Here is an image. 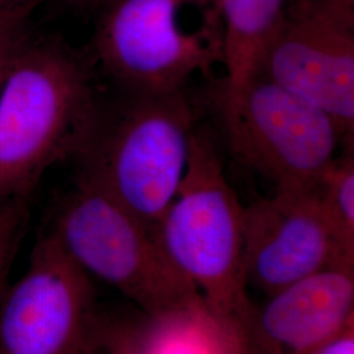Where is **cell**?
I'll list each match as a JSON object with an SVG mask.
<instances>
[{"instance_id": "obj_1", "label": "cell", "mask_w": 354, "mask_h": 354, "mask_svg": "<svg viewBox=\"0 0 354 354\" xmlns=\"http://www.w3.org/2000/svg\"><path fill=\"white\" fill-rule=\"evenodd\" d=\"M99 117L88 67L75 53L23 39L0 84V206L20 201L59 160L82 155Z\"/></svg>"}, {"instance_id": "obj_2", "label": "cell", "mask_w": 354, "mask_h": 354, "mask_svg": "<svg viewBox=\"0 0 354 354\" xmlns=\"http://www.w3.org/2000/svg\"><path fill=\"white\" fill-rule=\"evenodd\" d=\"M243 213L214 142L194 130L184 180L152 232L215 317L241 330L252 310L243 270Z\"/></svg>"}, {"instance_id": "obj_3", "label": "cell", "mask_w": 354, "mask_h": 354, "mask_svg": "<svg viewBox=\"0 0 354 354\" xmlns=\"http://www.w3.org/2000/svg\"><path fill=\"white\" fill-rule=\"evenodd\" d=\"M102 68L130 95L185 89L223 61L215 0H108L93 36Z\"/></svg>"}, {"instance_id": "obj_4", "label": "cell", "mask_w": 354, "mask_h": 354, "mask_svg": "<svg viewBox=\"0 0 354 354\" xmlns=\"http://www.w3.org/2000/svg\"><path fill=\"white\" fill-rule=\"evenodd\" d=\"M127 95L115 113L99 117L83 171L153 231L187 172L194 108L184 89Z\"/></svg>"}, {"instance_id": "obj_5", "label": "cell", "mask_w": 354, "mask_h": 354, "mask_svg": "<svg viewBox=\"0 0 354 354\" xmlns=\"http://www.w3.org/2000/svg\"><path fill=\"white\" fill-rule=\"evenodd\" d=\"M50 232L89 279L122 292L150 317L203 299L168 263L151 228L84 171L61 203Z\"/></svg>"}, {"instance_id": "obj_6", "label": "cell", "mask_w": 354, "mask_h": 354, "mask_svg": "<svg viewBox=\"0 0 354 354\" xmlns=\"http://www.w3.org/2000/svg\"><path fill=\"white\" fill-rule=\"evenodd\" d=\"M218 102L231 151L276 189H315L345 142L328 113L263 76Z\"/></svg>"}, {"instance_id": "obj_7", "label": "cell", "mask_w": 354, "mask_h": 354, "mask_svg": "<svg viewBox=\"0 0 354 354\" xmlns=\"http://www.w3.org/2000/svg\"><path fill=\"white\" fill-rule=\"evenodd\" d=\"M254 75L323 109L353 147L354 8L332 0H289Z\"/></svg>"}, {"instance_id": "obj_8", "label": "cell", "mask_w": 354, "mask_h": 354, "mask_svg": "<svg viewBox=\"0 0 354 354\" xmlns=\"http://www.w3.org/2000/svg\"><path fill=\"white\" fill-rule=\"evenodd\" d=\"M100 327L91 279L49 231L0 304V354H87Z\"/></svg>"}, {"instance_id": "obj_9", "label": "cell", "mask_w": 354, "mask_h": 354, "mask_svg": "<svg viewBox=\"0 0 354 354\" xmlns=\"http://www.w3.org/2000/svg\"><path fill=\"white\" fill-rule=\"evenodd\" d=\"M333 264L354 266L339 251L315 190L276 189L244 207L247 286L270 295Z\"/></svg>"}, {"instance_id": "obj_10", "label": "cell", "mask_w": 354, "mask_h": 354, "mask_svg": "<svg viewBox=\"0 0 354 354\" xmlns=\"http://www.w3.org/2000/svg\"><path fill=\"white\" fill-rule=\"evenodd\" d=\"M354 323V266L333 264L268 295L244 324L250 351L304 354Z\"/></svg>"}, {"instance_id": "obj_11", "label": "cell", "mask_w": 354, "mask_h": 354, "mask_svg": "<svg viewBox=\"0 0 354 354\" xmlns=\"http://www.w3.org/2000/svg\"><path fill=\"white\" fill-rule=\"evenodd\" d=\"M129 333L137 354H250L243 330L215 317L203 299Z\"/></svg>"}, {"instance_id": "obj_12", "label": "cell", "mask_w": 354, "mask_h": 354, "mask_svg": "<svg viewBox=\"0 0 354 354\" xmlns=\"http://www.w3.org/2000/svg\"><path fill=\"white\" fill-rule=\"evenodd\" d=\"M289 0H215L223 39L225 79L218 100L234 96L256 74L266 42Z\"/></svg>"}, {"instance_id": "obj_13", "label": "cell", "mask_w": 354, "mask_h": 354, "mask_svg": "<svg viewBox=\"0 0 354 354\" xmlns=\"http://www.w3.org/2000/svg\"><path fill=\"white\" fill-rule=\"evenodd\" d=\"M314 190L339 251L354 263L353 147L333 160Z\"/></svg>"}, {"instance_id": "obj_14", "label": "cell", "mask_w": 354, "mask_h": 354, "mask_svg": "<svg viewBox=\"0 0 354 354\" xmlns=\"http://www.w3.org/2000/svg\"><path fill=\"white\" fill-rule=\"evenodd\" d=\"M87 354H137L129 330L100 327Z\"/></svg>"}, {"instance_id": "obj_15", "label": "cell", "mask_w": 354, "mask_h": 354, "mask_svg": "<svg viewBox=\"0 0 354 354\" xmlns=\"http://www.w3.org/2000/svg\"><path fill=\"white\" fill-rule=\"evenodd\" d=\"M24 218V216H23ZM23 218L15 221L0 234V291L4 286V281L8 273V268L12 261L13 252L19 238V232L23 223Z\"/></svg>"}, {"instance_id": "obj_16", "label": "cell", "mask_w": 354, "mask_h": 354, "mask_svg": "<svg viewBox=\"0 0 354 354\" xmlns=\"http://www.w3.org/2000/svg\"><path fill=\"white\" fill-rule=\"evenodd\" d=\"M304 354H354V323Z\"/></svg>"}, {"instance_id": "obj_17", "label": "cell", "mask_w": 354, "mask_h": 354, "mask_svg": "<svg viewBox=\"0 0 354 354\" xmlns=\"http://www.w3.org/2000/svg\"><path fill=\"white\" fill-rule=\"evenodd\" d=\"M21 28L23 26L15 28L12 30L0 36V84L6 75V71L10 66L15 51L24 39L21 35Z\"/></svg>"}, {"instance_id": "obj_18", "label": "cell", "mask_w": 354, "mask_h": 354, "mask_svg": "<svg viewBox=\"0 0 354 354\" xmlns=\"http://www.w3.org/2000/svg\"><path fill=\"white\" fill-rule=\"evenodd\" d=\"M33 4H35V1L26 3L20 7L0 11V36H3L4 33L12 30L15 28L24 26V21H26L29 12L32 11Z\"/></svg>"}, {"instance_id": "obj_19", "label": "cell", "mask_w": 354, "mask_h": 354, "mask_svg": "<svg viewBox=\"0 0 354 354\" xmlns=\"http://www.w3.org/2000/svg\"><path fill=\"white\" fill-rule=\"evenodd\" d=\"M23 206L20 201H12L0 206V234L12 225L15 221L23 218Z\"/></svg>"}, {"instance_id": "obj_20", "label": "cell", "mask_w": 354, "mask_h": 354, "mask_svg": "<svg viewBox=\"0 0 354 354\" xmlns=\"http://www.w3.org/2000/svg\"><path fill=\"white\" fill-rule=\"evenodd\" d=\"M30 1H35V0H0V11L15 8V7L23 6L26 3H30Z\"/></svg>"}, {"instance_id": "obj_21", "label": "cell", "mask_w": 354, "mask_h": 354, "mask_svg": "<svg viewBox=\"0 0 354 354\" xmlns=\"http://www.w3.org/2000/svg\"><path fill=\"white\" fill-rule=\"evenodd\" d=\"M75 6H102L108 0H67Z\"/></svg>"}, {"instance_id": "obj_22", "label": "cell", "mask_w": 354, "mask_h": 354, "mask_svg": "<svg viewBox=\"0 0 354 354\" xmlns=\"http://www.w3.org/2000/svg\"><path fill=\"white\" fill-rule=\"evenodd\" d=\"M340 6L348 7V8H354V0H332Z\"/></svg>"}]
</instances>
